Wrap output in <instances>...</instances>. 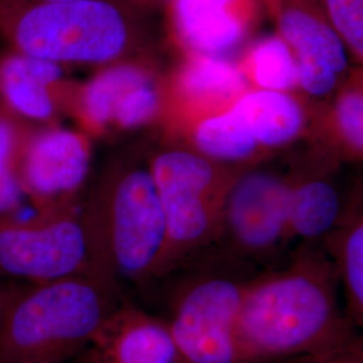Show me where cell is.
I'll list each match as a JSON object with an SVG mask.
<instances>
[{"mask_svg":"<svg viewBox=\"0 0 363 363\" xmlns=\"http://www.w3.org/2000/svg\"><path fill=\"white\" fill-rule=\"evenodd\" d=\"M357 330L325 245L298 247L247 284L237 322L238 363L284 362Z\"/></svg>","mask_w":363,"mask_h":363,"instance_id":"cell-1","label":"cell"},{"mask_svg":"<svg viewBox=\"0 0 363 363\" xmlns=\"http://www.w3.org/2000/svg\"><path fill=\"white\" fill-rule=\"evenodd\" d=\"M118 292L94 276L6 289L0 363H66L85 350L118 306Z\"/></svg>","mask_w":363,"mask_h":363,"instance_id":"cell-2","label":"cell"},{"mask_svg":"<svg viewBox=\"0 0 363 363\" xmlns=\"http://www.w3.org/2000/svg\"><path fill=\"white\" fill-rule=\"evenodd\" d=\"M0 31L16 52L54 62H105L128 40L124 13L106 0H0Z\"/></svg>","mask_w":363,"mask_h":363,"instance_id":"cell-3","label":"cell"},{"mask_svg":"<svg viewBox=\"0 0 363 363\" xmlns=\"http://www.w3.org/2000/svg\"><path fill=\"white\" fill-rule=\"evenodd\" d=\"M259 271L220 249L177 286L167 325L182 362L238 363V315Z\"/></svg>","mask_w":363,"mask_h":363,"instance_id":"cell-4","label":"cell"},{"mask_svg":"<svg viewBox=\"0 0 363 363\" xmlns=\"http://www.w3.org/2000/svg\"><path fill=\"white\" fill-rule=\"evenodd\" d=\"M97 220L93 230L85 229L101 280L120 294L123 283L160 276L169 229L151 172L133 171L118 182Z\"/></svg>","mask_w":363,"mask_h":363,"instance_id":"cell-5","label":"cell"},{"mask_svg":"<svg viewBox=\"0 0 363 363\" xmlns=\"http://www.w3.org/2000/svg\"><path fill=\"white\" fill-rule=\"evenodd\" d=\"M151 174L169 229L162 276L186 256L217 242L223 203L238 174L217 169L213 160L187 151L162 154Z\"/></svg>","mask_w":363,"mask_h":363,"instance_id":"cell-6","label":"cell"},{"mask_svg":"<svg viewBox=\"0 0 363 363\" xmlns=\"http://www.w3.org/2000/svg\"><path fill=\"white\" fill-rule=\"evenodd\" d=\"M280 169H252L234 179L222 210V250L267 269L294 250L289 238V162Z\"/></svg>","mask_w":363,"mask_h":363,"instance_id":"cell-7","label":"cell"},{"mask_svg":"<svg viewBox=\"0 0 363 363\" xmlns=\"http://www.w3.org/2000/svg\"><path fill=\"white\" fill-rule=\"evenodd\" d=\"M0 276L30 284L74 276L100 279L85 225L52 211L37 220H0Z\"/></svg>","mask_w":363,"mask_h":363,"instance_id":"cell-8","label":"cell"},{"mask_svg":"<svg viewBox=\"0 0 363 363\" xmlns=\"http://www.w3.org/2000/svg\"><path fill=\"white\" fill-rule=\"evenodd\" d=\"M298 66V91L311 103L327 100L351 61L331 25L323 0H277L271 13Z\"/></svg>","mask_w":363,"mask_h":363,"instance_id":"cell-9","label":"cell"},{"mask_svg":"<svg viewBox=\"0 0 363 363\" xmlns=\"http://www.w3.org/2000/svg\"><path fill=\"white\" fill-rule=\"evenodd\" d=\"M288 162L292 249L325 244L342 217L350 169L310 143L289 150Z\"/></svg>","mask_w":363,"mask_h":363,"instance_id":"cell-10","label":"cell"},{"mask_svg":"<svg viewBox=\"0 0 363 363\" xmlns=\"http://www.w3.org/2000/svg\"><path fill=\"white\" fill-rule=\"evenodd\" d=\"M88 169V148L70 130H48L23 144L21 183L40 208H49V201L76 190Z\"/></svg>","mask_w":363,"mask_h":363,"instance_id":"cell-11","label":"cell"},{"mask_svg":"<svg viewBox=\"0 0 363 363\" xmlns=\"http://www.w3.org/2000/svg\"><path fill=\"white\" fill-rule=\"evenodd\" d=\"M312 144L345 167L363 169V67L350 69L327 100L311 103Z\"/></svg>","mask_w":363,"mask_h":363,"instance_id":"cell-12","label":"cell"},{"mask_svg":"<svg viewBox=\"0 0 363 363\" xmlns=\"http://www.w3.org/2000/svg\"><path fill=\"white\" fill-rule=\"evenodd\" d=\"M230 108L267 155H283L308 138L311 101L298 91L249 88Z\"/></svg>","mask_w":363,"mask_h":363,"instance_id":"cell-13","label":"cell"},{"mask_svg":"<svg viewBox=\"0 0 363 363\" xmlns=\"http://www.w3.org/2000/svg\"><path fill=\"white\" fill-rule=\"evenodd\" d=\"M177 25L194 54L218 55L238 46L253 18L252 0H177Z\"/></svg>","mask_w":363,"mask_h":363,"instance_id":"cell-14","label":"cell"},{"mask_svg":"<svg viewBox=\"0 0 363 363\" xmlns=\"http://www.w3.org/2000/svg\"><path fill=\"white\" fill-rule=\"evenodd\" d=\"M323 245L335 264L351 322L363 333V169H350L342 217Z\"/></svg>","mask_w":363,"mask_h":363,"instance_id":"cell-15","label":"cell"},{"mask_svg":"<svg viewBox=\"0 0 363 363\" xmlns=\"http://www.w3.org/2000/svg\"><path fill=\"white\" fill-rule=\"evenodd\" d=\"M60 77L58 62L15 52L0 61V97L19 116L46 120L54 112L50 88Z\"/></svg>","mask_w":363,"mask_h":363,"instance_id":"cell-16","label":"cell"},{"mask_svg":"<svg viewBox=\"0 0 363 363\" xmlns=\"http://www.w3.org/2000/svg\"><path fill=\"white\" fill-rule=\"evenodd\" d=\"M179 89L205 117L230 108L249 86L237 64L218 55L195 54L181 72Z\"/></svg>","mask_w":363,"mask_h":363,"instance_id":"cell-17","label":"cell"},{"mask_svg":"<svg viewBox=\"0 0 363 363\" xmlns=\"http://www.w3.org/2000/svg\"><path fill=\"white\" fill-rule=\"evenodd\" d=\"M194 143L199 155L213 162L240 163L268 156L232 108L199 118Z\"/></svg>","mask_w":363,"mask_h":363,"instance_id":"cell-18","label":"cell"},{"mask_svg":"<svg viewBox=\"0 0 363 363\" xmlns=\"http://www.w3.org/2000/svg\"><path fill=\"white\" fill-rule=\"evenodd\" d=\"M237 66L252 89L298 91L296 60L277 34L256 42Z\"/></svg>","mask_w":363,"mask_h":363,"instance_id":"cell-19","label":"cell"},{"mask_svg":"<svg viewBox=\"0 0 363 363\" xmlns=\"http://www.w3.org/2000/svg\"><path fill=\"white\" fill-rule=\"evenodd\" d=\"M150 78L135 66H117L94 78L84 91L85 113L96 124L113 120L117 105L133 88L148 82Z\"/></svg>","mask_w":363,"mask_h":363,"instance_id":"cell-20","label":"cell"},{"mask_svg":"<svg viewBox=\"0 0 363 363\" xmlns=\"http://www.w3.org/2000/svg\"><path fill=\"white\" fill-rule=\"evenodd\" d=\"M23 144L13 118L0 111V220L15 217L22 205L21 156Z\"/></svg>","mask_w":363,"mask_h":363,"instance_id":"cell-21","label":"cell"},{"mask_svg":"<svg viewBox=\"0 0 363 363\" xmlns=\"http://www.w3.org/2000/svg\"><path fill=\"white\" fill-rule=\"evenodd\" d=\"M323 3L351 64L363 67V0H323Z\"/></svg>","mask_w":363,"mask_h":363,"instance_id":"cell-22","label":"cell"},{"mask_svg":"<svg viewBox=\"0 0 363 363\" xmlns=\"http://www.w3.org/2000/svg\"><path fill=\"white\" fill-rule=\"evenodd\" d=\"M159 97L151 81L142 84L132 91L117 105L113 120L121 127H136L154 116Z\"/></svg>","mask_w":363,"mask_h":363,"instance_id":"cell-23","label":"cell"},{"mask_svg":"<svg viewBox=\"0 0 363 363\" xmlns=\"http://www.w3.org/2000/svg\"><path fill=\"white\" fill-rule=\"evenodd\" d=\"M280 363H363V333L357 330L325 350Z\"/></svg>","mask_w":363,"mask_h":363,"instance_id":"cell-24","label":"cell"},{"mask_svg":"<svg viewBox=\"0 0 363 363\" xmlns=\"http://www.w3.org/2000/svg\"><path fill=\"white\" fill-rule=\"evenodd\" d=\"M261 1H262V4L267 7L268 13L271 15V13H272L273 9H274V6H276V1H277V0H261Z\"/></svg>","mask_w":363,"mask_h":363,"instance_id":"cell-25","label":"cell"},{"mask_svg":"<svg viewBox=\"0 0 363 363\" xmlns=\"http://www.w3.org/2000/svg\"><path fill=\"white\" fill-rule=\"evenodd\" d=\"M4 298H6V289L0 288V319H1V312H3V304H4Z\"/></svg>","mask_w":363,"mask_h":363,"instance_id":"cell-26","label":"cell"},{"mask_svg":"<svg viewBox=\"0 0 363 363\" xmlns=\"http://www.w3.org/2000/svg\"><path fill=\"white\" fill-rule=\"evenodd\" d=\"M37 1H46V3H66V1H78V0H37Z\"/></svg>","mask_w":363,"mask_h":363,"instance_id":"cell-27","label":"cell"},{"mask_svg":"<svg viewBox=\"0 0 363 363\" xmlns=\"http://www.w3.org/2000/svg\"><path fill=\"white\" fill-rule=\"evenodd\" d=\"M86 363H97V362H91V361H88Z\"/></svg>","mask_w":363,"mask_h":363,"instance_id":"cell-28","label":"cell"}]
</instances>
